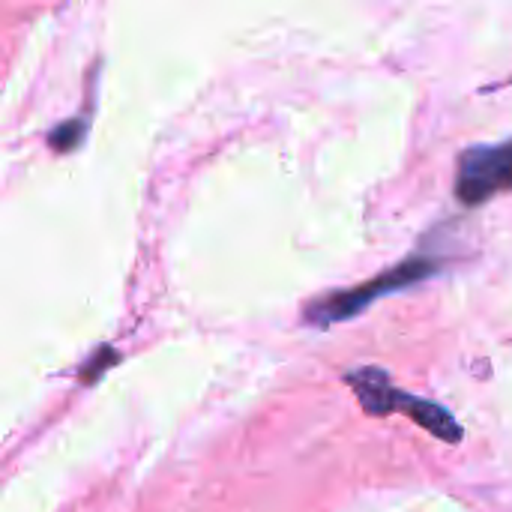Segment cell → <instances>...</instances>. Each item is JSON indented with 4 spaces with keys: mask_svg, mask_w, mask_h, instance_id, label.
I'll return each instance as SVG.
<instances>
[{
    "mask_svg": "<svg viewBox=\"0 0 512 512\" xmlns=\"http://www.w3.org/2000/svg\"><path fill=\"white\" fill-rule=\"evenodd\" d=\"M345 381L357 393L363 411L372 417L405 414L411 423H417L420 429H426L432 438L444 444H459L465 438V429L456 423V417L447 408L393 387L384 369H354V372H345Z\"/></svg>",
    "mask_w": 512,
    "mask_h": 512,
    "instance_id": "cell-1",
    "label": "cell"
},
{
    "mask_svg": "<svg viewBox=\"0 0 512 512\" xmlns=\"http://www.w3.org/2000/svg\"><path fill=\"white\" fill-rule=\"evenodd\" d=\"M432 273H438V264L432 258H408L402 264H396L393 270L375 276L372 282H363L351 291H336L330 297H321L315 300L309 309H306V321L315 324V327H330V324H339L345 318H354L360 315L363 309H369L375 300H381L384 294H393V291H402V288H411L423 279H429Z\"/></svg>",
    "mask_w": 512,
    "mask_h": 512,
    "instance_id": "cell-2",
    "label": "cell"
},
{
    "mask_svg": "<svg viewBox=\"0 0 512 512\" xmlns=\"http://www.w3.org/2000/svg\"><path fill=\"white\" fill-rule=\"evenodd\" d=\"M512 189V141L495 147H474L462 156L456 174V195L462 204H483Z\"/></svg>",
    "mask_w": 512,
    "mask_h": 512,
    "instance_id": "cell-3",
    "label": "cell"
}]
</instances>
